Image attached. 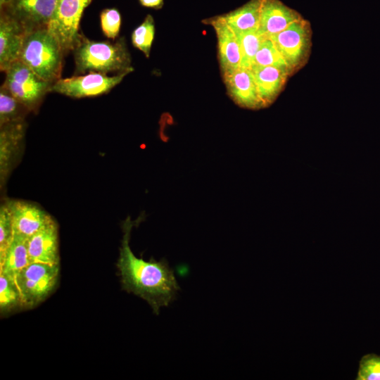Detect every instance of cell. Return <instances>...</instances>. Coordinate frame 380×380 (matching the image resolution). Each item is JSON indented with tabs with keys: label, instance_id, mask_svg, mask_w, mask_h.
<instances>
[{
	"label": "cell",
	"instance_id": "1",
	"mask_svg": "<svg viewBox=\"0 0 380 380\" xmlns=\"http://www.w3.org/2000/svg\"><path fill=\"white\" fill-rule=\"evenodd\" d=\"M134 222L128 217L123 223V237L117 262L122 289L145 300L153 312L168 306L177 298L180 287L173 270L163 259L145 261L133 253L129 246L130 233Z\"/></svg>",
	"mask_w": 380,
	"mask_h": 380
},
{
	"label": "cell",
	"instance_id": "2",
	"mask_svg": "<svg viewBox=\"0 0 380 380\" xmlns=\"http://www.w3.org/2000/svg\"><path fill=\"white\" fill-rule=\"evenodd\" d=\"M75 74L133 71L122 39L115 42L92 41L82 34L74 50Z\"/></svg>",
	"mask_w": 380,
	"mask_h": 380
},
{
	"label": "cell",
	"instance_id": "3",
	"mask_svg": "<svg viewBox=\"0 0 380 380\" xmlns=\"http://www.w3.org/2000/svg\"><path fill=\"white\" fill-rule=\"evenodd\" d=\"M64 53L48 28L27 32L19 60L44 80L53 84L61 79Z\"/></svg>",
	"mask_w": 380,
	"mask_h": 380
},
{
	"label": "cell",
	"instance_id": "4",
	"mask_svg": "<svg viewBox=\"0 0 380 380\" xmlns=\"http://www.w3.org/2000/svg\"><path fill=\"white\" fill-rule=\"evenodd\" d=\"M59 265L32 262L20 270L15 280L21 296L22 308L31 309L43 302L55 289Z\"/></svg>",
	"mask_w": 380,
	"mask_h": 380
},
{
	"label": "cell",
	"instance_id": "5",
	"mask_svg": "<svg viewBox=\"0 0 380 380\" xmlns=\"http://www.w3.org/2000/svg\"><path fill=\"white\" fill-rule=\"evenodd\" d=\"M270 38L284 60L291 75L306 64L312 46V30L308 20L301 17Z\"/></svg>",
	"mask_w": 380,
	"mask_h": 380
},
{
	"label": "cell",
	"instance_id": "6",
	"mask_svg": "<svg viewBox=\"0 0 380 380\" xmlns=\"http://www.w3.org/2000/svg\"><path fill=\"white\" fill-rule=\"evenodd\" d=\"M5 73L2 85L29 110L38 108L53 84L39 77L20 60L13 63Z\"/></svg>",
	"mask_w": 380,
	"mask_h": 380
},
{
	"label": "cell",
	"instance_id": "7",
	"mask_svg": "<svg viewBox=\"0 0 380 380\" xmlns=\"http://www.w3.org/2000/svg\"><path fill=\"white\" fill-rule=\"evenodd\" d=\"M91 0H57L53 18L48 26L51 34L60 44L64 54L73 51L82 34L80 21L84 8Z\"/></svg>",
	"mask_w": 380,
	"mask_h": 380
},
{
	"label": "cell",
	"instance_id": "8",
	"mask_svg": "<svg viewBox=\"0 0 380 380\" xmlns=\"http://www.w3.org/2000/svg\"><path fill=\"white\" fill-rule=\"evenodd\" d=\"M129 72L126 71L108 76L104 73L89 72L84 75L61 78L52 84L50 92L77 99L98 96L110 91Z\"/></svg>",
	"mask_w": 380,
	"mask_h": 380
},
{
	"label": "cell",
	"instance_id": "9",
	"mask_svg": "<svg viewBox=\"0 0 380 380\" xmlns=\"http://www.w3.org/2000/svg\"><path fill=\"white\" fill-rule=\"evenodd\" d=\"M57 0H9L1 6V12L19 23L25 32L48 28Z\"/></svg>",
	"mask_w": 380,
	"mask_h": 380
},
{
	"label": "cell",
	"instance_id": "10",
	"mask_svg": "<svg viewBox=\"0 0 380 380\" xmlns=\"http://www.w3.org/2000/svg\"><path fill=\"white\" fill-rule=\"evenodd\" d=\"M222 75L228 94L236 104L253 110L265 108L251 69L239 68Z\"/></svg>",
	"mask_w": 380,
	"mask_h": 380
},
{
	"label": "cell",
	"instance_id": "11",
	"mask_svg": "<svg viewBox=\"0 0 380 380\" xmlns=\"http://www.w3.org/2000/svg\"><path fill=\"white\" fill-rule=\"evenodd\" d=\"M6 203L11 215L14 234L26 239L53 220L45 211L30 203L10 201Z\"/></svg>",
	"mask_w": 380,
	"mask_h": 380
},
{
	"label": "cell",
	"instance_id": "12",
	"mask_svg": "<svg viewBox=\"0 0 380 380\" xmlns=\"http://www.w3.org/2000/svg\"><path fill=\"white\" fill-rule=\"evenodd\" d=\"M301 18L280 0H261L258 32L265 37L277 34Z\"/></svg>",
	"mask_w": 380,
	"mask_h": 380
},
{
	"label": "cell",
	"instance_id": "13",
	"mask_svg": "<svg viewBox=\"0 0 380 380\" xmlns=\"http://www.w3.org/2000/svg\"><path fill=\"white\" fill-rule=\"evenodd\" d=\"M214 28L218 48V58L222 73L240 68L241 49L238 38L220 15L203 21Z\"/></svg>",
	"mask_w": 380,
	"mask_h": 380
},
{
	"label": "cell",
	"instance_id": "14",
	"mask_svg": "<svg viewBox=\"0 0 380 380\" xmlns=\"http://www.w3.org/2000/svg\"><path fill=\"white\" fill-rule=\"evenodd\" d=\"M30 262L59 265L58 226L53 220L27 239Z\"/></svg>",
	"mask_w": 380,
	"mask_h": 380
},
{
	"label": "cell",
	"instance_id": "15",
	"mask_svg": "<svg viewBox=\"0 0 380 380\" xmlns=\"http://www.w3.org/2000/svg\"><path fill=\"white\" fill-rule=\"evenodd\" d=\"M26 32L15 20L3 12L0 15V69L6 72L10 65L19 60Z\"/></svg>",
	"mask_w": 380,
	"mask_h": 380
},
{
	"label": "cell",
	"instance_id": "16",
	"mask_svg": "<svg viewBox=\"0 0 380 380\" xmlns=\"http://www.w3.org/2000/svg\"><path fill=\"white\" fill-rule=\"evenodd\" d=\"M251 70L254 76L258 94L265 108L276 100L282 91L288 77L291 76L286 68L253 65Z\"/></svg>",
	"mask_w": 380,
	"mask_h": 380
},
{
	"label": "cell",
	"instance_id": "17",
	"mask_svg": "<svg viewBox=\"0 0 380 380\" xmlns=\"http://www.w3.org/2000/svg\"><path fill=\"white\" fill-rule=\"evenodd\" d=\"M260 4L261 0H250L242 6L220 16L238 36L258 29Z\"/></svg>",
	"mask_w": 380,
	"mask_h": 380
},
{
	"label": "cell",
	"instance_id": "18",
	"mask_svg": "<svg viewBox=\"0 0 380 380\" xmlns=\"http://www.w3.org/2000/svg\"><path fill=\"white\" fill-rule=\"evenodd\" d=\"M27 251V239L15 234L4 253L0 255V272L14 277L30 263Z\"/></svg>",
	"mask_w": 380,
	"mask_h": 380
},
{
	"label": "cell",
	"instance_id": "19",
	"mask_svg": "<svg viewBox=\"0 0 380 380\" xmlns=\"http://www.w3.org/2000/svg\"><path fill=\"white\" fill-rule=\"evenodd\" d=\"M26 110H29L1 85L0 88V125L23 122Z\"/></svg>",
	"mask_w": 380,
	"mask_h": 380
},
{
	"label": "cell",
	"instance_id": "20",
	"mask_svg": "<svg viewBox=\"0 0 380 380\" xmlns=\"http://www.w3.org/2000/svg\"><path fill=\"white\" fill-rule=\"evenodd\" d=\"M22 308L21 296L15 277L0 272V312L5 315Z\"/></svg>",
	"mask_w": 380,
	"mask_h": 380
},
{
	"label": "cell",
	"instance_id": "21",
	"mask_svg": "<svg viewBox=\"0 0 380 380\" xmlns=\"http://www.w3.org/2000/svg\"><path fill=\"white\" fill-rule=\"evenodd\" d=\"M241 49L240 68L251 69L260 44L265 38L258 30H253L236 36Z\"/></svg>",
	"mask_w": 380,
	"mask_h": 380
},
{
	"label": "cell",
	"instance_id": "22",
	"mask_svg": "<svg viewBox=\"0 0 380 380\" xmlns=\"http://www.w3.org/2000/svg\"><path fill=\"white\" fill-rule=\"evenodd\" d=\"M253 65L274 66L288 68L274 42L269 37H265L261 42L260 48L254 58Z\"/></svg>",
	"mask_w": 380,
	"mask_h": 380
},
{
	"label": "cell",
	"instance_id": "23",
	"mask_svg": "<svg viewBox=\"0 0 380 380\" xmlns=\"http://www.w3.org/2000/svg\"><path fill=\"white\" fill-rule=\"evenodd\" d=\"M155 34L153 17L147 15L144 22L132 34V42L134 47L141 51L148 58Z\"/></svg>",
	"mask_w": 380,
	"mask_h": 380
},
{
	"label": "cell",
	"instance_id": "24",
	"mask_svg": "<svg viewBox=\"0 0 380 380\" xmlns=\"http://www.w3.org/2000/svg\"><path fill=\"white\" fill-rule=\"evenodd\" d=\"M356 380H380V355L370 353L362 357Z\"/></svg>",
	"mask_w": 380,
	"mask_h": 380
},
{
	"label": "cell",
	"instance_id": "25",
	"mask_svg": "<svg viewBox=\"0 0 380 380\" xmlns=\"http://www.w3.org/2000/svg\"><path fill=\"white\" fill-rule=\"evenodd\" d=\"M100 19L103 34L109 39H115L120 29V12L116 8H106L101 11Z\"/></svg>",
	"mask_w": 380,
	"mask_h": 380
},
{
	"label": "cell",
	"instance_id": "26",
	"mask_svg": "<svg viewBox=\"0 0 380 380\" xmlns=\"http://www.w3.org/2000/svg\"><path fill=\"white\" fill-rule=\"evenodd\" d=\"M14 234L12 217L6 203L0 208V255H2Z\"/></svg>",
	"mask_w": 380,
	"mask_h": 380
},
{
	"label": "cell",
	"instance_id": "27",
	"mask_svg": "<svg viewBox=\"0 0 380 380\" xmlns=\"http://www.w3.org/2000/svg\"><path fill=\"white\" fill-rule=\"evenodd\" d=\"M141 4L146 7L160 8L162 7L163 0H139Z\"/></svg>",
	"mask_w": 380,
	"mask_h": 380
},
{
	"label": "cell",
	"instance_id": "28",
	"mask_svg": "<svg viewBox=\"0 0 380 380\" xmlns=\"http://www.w3.org/2000/svg\"><path fill=\"white\" fill-rule=\"evenodd\" d=\"M9 0H0V7L6 4Z\"/></svg>",
	"mask_w": 380,
	"mask_h": 380
}]
</instances>
